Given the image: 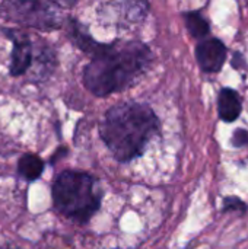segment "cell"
<instances>
[{
    "instance_id": "cell-4",
    "label": "cell",
    "mask_w": 248,
    "mask_h": 249,
    "mask_svg": "<svg viewBox=\"0 0 248 249\" xmlns=\"http://www.w3.org/2000/svg\"><path fill=\"white\" fill-rule=\"evenodd\" d=\"M0 18L39 31L57 29L63 22L60 9L53 0H3Z\"/></svg>"
},
{
    "instance_id": "cell-12",
    "label": "cell",
    "mask_w": 248,
    "mask_h": 249,
    "mask_svg": "<svg viewBox=\"0 0 248 249\" xmlns=\"http://www.w3.org/2000/svg\"><path fill=\"white\" fill-rule=\"evenodd\" d=\"M54 3H57V4H61V6H73V4H76L79 0H53Z\"/></svg>"
},
{
    "instance_id": "cell-3",
    "label": "cell",
    "mask_w": 248,
    "mask_h": 249,
    "mask_svg": "<svg viewBox=\"0 0 248 249\" xmlns=\"http://www.w3.org/2000/svg\"><path fill=\"white\" fill-rule=\"evenodd\" d=\"M53 200L63 216L86 223L98 212L102 191L92 175L80 171H64L53 184Z\"/></svg>"
},
{
    "instance_id": "cell-9",
    "label": "cell",
    "mask_w": 248,
    "mask_h": 249,
    "mask_svg": "<svg viewBox=\"0 0 248 249\" xmlns=\"http://www.w3.org/2000/svg\"><path fill=\"white\" fill-rule=\"evenodd\" d=\"M184 19H186L187 29L194 38H203L209 35L210 32L209 23L199 12H187L184 13Z\"/></svg>"
},
{
    "instance_id": "cell-8",
    "label": "cell",
    "mask_w": 248,
    "mask_h": 249,
    "mask_svg": "<svg viewBox=\"0 0 248 249\" xmlns=\"http://www.w3.org/2000/svg\"><path fill=\"white\" fill-rule=\"evenodd\" d=\"M18 171L20 174V177H23L26 181H37L41 174L44 172V162L39 156L37 155H23L19 159L18 163Z\"/></svg>"
},
{
    "instance_id": "cell-1",
    "label": "cell",
    "mask_w": 248,
    "mask_h": 249,
    "mask_svg": "<svg viewBox=\"0 0 248 249\" xmlns=\"http://www.w3.org/2000/svg\"><path fill=\"white\" fill-rule=\"evenodd\" d=\"M151 60V50L137 41L101 45L83 70V85L96 96L124 90L145 73Z\"/></svg>"
},
{
    "instance_id": "cell-7",
    "label": "cell",
    "mask_w": 248,
    "mask_h": 249,
    "mask_svg": "<svg viewBox=\"0 0 248 249\" xmlns=\"http://www.w3.org/2000/svg\"><path fill=\"white\" fill-rule=\"evenodd\" d=\"M241 109L243 107H241V99L238 93L229 88L222 89L218 98V111H219L221 120L227 123H232L240 117Z\"/></svg>"
},
{
    "instance_id": "cell-11",
    "label": "cell",
    "mask_w": 248,
    "mask_h": 249,
    "mask_svg": "<svg viewBox=\"0 0 248 249\" xmlns=\"http://www.w3.org/2000/svg\"><path fill=\"white\" fill-rule=\"evenodd\" d=\"M232 144L235 147H243V146H247L248 144V133L243 128H238L235 130L234 136H232Z\"/></svg>"
},
{
    "instance_id": "cell-5",
    "label": "cell",
    "mask_w": 248,
    "mask_h": 249,
    "mask_svg": "<svg viewBox=\"0 0 248 249\" xmlns=\"http://www.w3.org/2000/svg\"><path fill=\"white\" fill-rule=\"evenodd\" d=\"M6 36L13 42L10 74L20 76L23 74L32 63V45L26 34L18 29H3Z\"/></svg>"
},
{
    "instance_id": "cell-2",
    "label": "cell",
    "mask_w": 248,
    "mask_h": 249,
    "mask_svg": "<svg viewBox=\"0 0 248 249\" xmlns=\"http://www.w3.org/2000/svg\"><path fill=\"white\" fill-rule=\"evenodd\" d=\"M159 131V120L145 104L121 102L111 107L99 125L101 137L118 162L139 158Z\"/></svg>"
},
{
    "instance_id": "cell-10",
    "label": "cell",
    "mask_w": 248,
    "mask_h": 249,
    "mask_svg": "<svg viewBox=\"0 0 248 249\" xmlns=\"http://www.w3.org/2000/svg\"><path fill=\"white\" fill-rule=\"evenodd\" d=\"M224 210L225 212L229 210V212H241V213H244L247 210V206L238 197H227L224 200Z\"/></svg>"
},
{
    "instance_id": "cell-6",
    "label": "cell",
    "mask_w": 248,
    "mask_h": 249,
    "mask_svg": "<svg viewBox=\"0 0 248 249\" xmlns=\"http://www.w3.org/2000/svg\"><path fill=\"white\" fill-rule=\"evenodd\" d=\"M199 66L206 73H216L222 69L227 60V48L219 39H206L196 48Z\"/></svg>"
}]
</instances>
